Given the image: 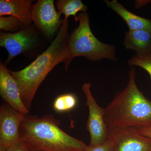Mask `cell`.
Here are the masks:
<instances>
[{
	"label": "cell",
	"instance_id": "1",
	"mask_svg": "<svg viewBox=\"0 0 151 151\" xmlns=\"http://www.w3.org/2000/svg\"><path fill=\"white\" fill-rule=\"evenodd\" d=\"M68 22L64 19L56 37L43 53L31 64L19 71L9 70L18 86L22 102L28 111L38 88L56 65L63 63L67 70L72 61L68 50Z\"/></svg>",
	"mask_w": 151,
	"mask_h": 151
},
{
	"label": "cell",
	"instance_id": "2",
	"mask_svg": "<svg viewBox=\"0 0 151 151\" xmlns=\"http://www.w3.org/2000/svg\"><path fill=\"white\" fill-rule=\"evenodd\" d=\"M52 114L25 115L19 129L20 140L30 151H81L88 147L68 134Z\"/></svg>",
	"mask_w": 151,
	"mask_h": 151
},
{
	"label": "cell",
	"instance_id": "3",
	"mask_svg": "<svg viewBox=\"0 0 151 151\" xmlns=\"http://www.w3.org/2000/svg\"><path fill=\"white\" fill-rule=\"evenodd\" d=\"M135 74L136 68L132 67L126 88L116 93L105 109L104 118L108 128L138 129L151 125V101L138 89Z\"/></svg>",
	"mask_w": 151,
	"mask_h": 151
},
{
	"label": "cell",
	"instance_id": "4",
	"mask_svg": "<svg viewBox=\"0 0 151 151\" xmlns=\"http://www.w3.org/2000/svg\"><path fill=\"white\" fill-rule=\"evenodd\" d=\"M77 17L79 24L71 32L68 40L71 60L74 58L83 56L92 61L103 59L116 61L115 46L103 43L94 36L90 28L87 12H80Z\"/></svg>",
	"mask_w": 151,
	"mask_h": 151
},
{
	"label": "cell",
	"instance_id": "5",
	"mask_svg": "<svg viewBox=\"0 0 151 151\" xmlns=\"http://www.w3.org/2000/svg\"><path fill=\"white\" fill-rule=\"evenodd\" d=\"M90 82L84 83L82 90L86 97V105L89 110L86 129L90 137L89 146H96L105 143L109 138V128L105 121V109L97 104L92 95Z\"/></svg>",
	"mask_w": 151,
	"mask_h": 151
},
{
	"label": "cell",
	"instance_id": "6",
	"mask_svg": "<svg viewBox=\"0 0 151 151\" xmlns=\"http://www.w3.org/2000/svg\"><path fill=\"white\" fill-rule=\"evenodd\" d=\"M61 14L55 9L53 0H39L33 5L32 20L47 39L59 32L63 21Z\"/></svg>",
	"mask_w": 151,
	"mask_h": 151
},
{
	"label": "cell",
	"instance_id": "7",
	"mask_svg": "<svg viewBox=\"0 0 151 151\" xmlns=\"http://www.w3.org/2000/svg\"><path fill=\"white\" fill-rule=\"evenodd\" d=\"M38 41V36L32 25L15 32H1L0 46L4 47L9 53L6 64L19 55L26 53L34 48Z\"/></svg>",
	"mask_w": 151,
	"mask_h": 151
},
{
	"label": "cell",
	"instance_id": "8",
	"mask_svg": "<svg viewBox=\"0 0 151 151\" xmlns=\"http://www.w3.org/2000/svg\"><path fill=\"white\" fill-rule=\"evenodd\" d=\"M109 138L113 141V151H151V139L132 127L109 128Z\"/></svg>",
	"mask_w": 151,
	"mask_h": 151
},
{
	"label": "cell",
	"instance_id": "9",
	"mask_svg": "<svg viewBox=\"0 0 151 151\" xmlns=\"http://www.w3.org/2000/svg\"><path fill=\"white\" fill-rule=\"evenodd\" d=\"M25 115L4 103L0 106V146L7 149L20 142L19 129Z\"/></svg>",
	"mask_w": 151,
	"mask_h": 151
},
{
	"label": "cell",
	"instance_id": "10",
	"mask_svg": "<svg viewBox=\"0 0 151 151\" xmlns=\"http://www.w3.org/2000/svg\"><path fill=\"white\" fill-rule=\"evenodd\" d=\"M0 94L5 103L24 115L28 111L22 102L19 89L16 81L3 63H0Z\"/></svg>",
	"mask_w": 151,
	"mask_h": 151
},
{
	"label": "cell",
	"instance_id": "11",
	"mask_svg": "<svg viewBox=\"0 0 151 151\" xmlns=\"http://www.w3.org/2000/svg\"><path fill=\"white\" fill-rule=\"evenodd\" d=\"M33 1L31 0H1L0 17L9 15L18 19L25 26L31 25Z\"/></svg>",
	"mask_w": 151,
	"mask_h": 151
},
{
	"label": "cell",
	"instance_id": "12",
	"mask_svg": "<svg viewBox=\"0 0 151 151\" xmlns=\"http://www.w3.org/2000/svg\"><path fill=\"white\" fill-rule=\"evenodd\" d=\"M124 45L127 50H134L137 55L151 54V32L146 30L129 31L125 33Z\"/></svg>",
	"mask_w": 151,
	"mask_h": 151
},
{
	"label": "cell",
	"instance_id": "13",
	"mask_svg": "<svg viewBox=\"0 0 151 151\" xmlns=\"http://www.w3.org/2000/svg\"><path fill=\"white\" fill-rule=\"evenodd\" d=\"M105 2L109 8L114 11L124 20L129 31L146 30L151 32V20L132 13L117 0H105Z\"/></svg>",
	"mask_w": 151,
	"mask_h": 151
},
{
	"label": "cell",
	"instance_id": "14",
	"mask_svg": "<svg viewBox=\"0 0 151 151\" xmlns=\"http://www.w3.org/2000/svg\"><path fill=\"white\" fill-rule=\"evenodd\" d=\"M55 6L58 12L64 15L65 19L73 16L76 22H78L77 13H86L88 9L81 0H58Z\"/></svg>",
	"mask_w": 151,
	"mask_h": 151
},
{
	"label": "cell",
	"instance_id": "15",
	"mask_svg": "<svg viewBox=\"0 0 151 151\" xmlns=\"http://www.w3.org/2000/svg\"><path fill=\"white\" fill-rule=\"evenodd\" d=\"M77 103L76 96L72 93H67L57 97L53 103V107L55 111L61 113L72 110Z\"/></svg>",
	"mask_w": 151,
	"mask_h": 151
},
{
	"label": "cell",
	"instance_id": "16",
	"mask_svg": "<svg viewBox=\"0 0 151 151\" xmlns=\"http://www.w3.org/2000/svg\"><path fill=\"white\" fill-rule=\"evenodd\" d=\"M25 25L21 21L12 16L0 17V29L6 32H17L22 29Z\"/></svg>",
	"mask_w": 151,
	"mask_h": 151
},
{
	"label": "cell",
	"instance_id": "17",
	"mask_svg": "<svg viewBox=\"0 0 151 151\" xmlns=\"http://www.w3.org/2000/svg\"><path fill=\"white\" fill-rule=\"evenodd\" d=\"M128 63L130 66L136 65L145 70L151 78V54L144 55H135L128 60Z\"/></svg>",
	"mask_w": 151,
	"mask_h": 151
},
{
	"label": "cell",
	"instance_id": "18",
	"mask_svg": "<svg viewBox=\"0 0 151 151\" xmlns=\"http://www.w3.org/2000/svg\"><path fill=\"white\" fill-rule=\"evenodd\" d=\"M114 145L113 141L108 138L105 143L96 146H88L84 150L81 151H113Z\"/></svg>",
	"mask_w": 151,
	"mask_h": 151
},
{
	"label": "cell",
	"instance_id": "19",
	"mask_svg": "<svg viewBox=\"0 0 151 151\" xmlns=\"http://www.w3.org/2000/svg\"><path fill=\"white\" fill-rule=\"evenodd\" d=\"M7 151H30L21 141L15 144L8 148Z\"/></svg>",
	"mask_w": 151,
	"mask_h": 151
},
{
	"label": "cell",
	"instance_id": "20",
	"mask_svg": "<svg viewBox=\"0 0 151 151\" xmlns=\"http://www.w3.org/2000/svg\"><path fill=\"white\" fill-rule=\"evenodd\" d=\"M137 129L141 134L151 139V125Z\"/></svg>",
	"mask_w": 151,
	"mask_h": 151
},
{
	"label": "cell",
	"instance_id": "21",
	"mask_svg": "<svg viewBox=\"0 0 151 151\" xmlns=\"http://www.w3.org/2000/svg\"><path fill=\"white\" fill-rule=\"evenodd\" d=\"M0 151H7V149L3 146H0Z\"/></svg>",
	"mask_w": 151,
	"mask_h": 151
}]
</instances>
